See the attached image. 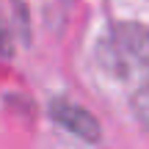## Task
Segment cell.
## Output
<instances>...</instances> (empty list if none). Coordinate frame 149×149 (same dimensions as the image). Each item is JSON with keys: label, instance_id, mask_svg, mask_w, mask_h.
Wrapping results in <instances>:
<instances>
[{"label": "cell", "instance_id": "1", "mask_svg": "<svg viewBox=\"0 0 149 149\" xmlns=\"http://www.w3.org/2000/svg\"><path fill=\"white\" fill-rule=\"evenodd\" d=\"M100 61L116 77H149V28L119 22L100 44Z\"/></svg>", "mask_w": 149, "mask_h": 149}, {"label": "cell", "instance_id": "2", "mask_svg": "<svg viewBox=\"0 0 149 149\" xmlns=\"http://www.w3.org/2000/svg\"><path fill=\"white\" fill-rule=\"evenodd\" d=\"M50 116H53V122L58 124V127L69 130L72 135L88 141V144H97L100 135H102L97 119L91 116L88 111H83L80 105L69 102V100H55L53 105H50Z\"/></svg>", "mask_w": 149, "mask_h": 149}, {"label": "cell", "instance_id": "3", "mask_svg": "<svg viewBox=\"0 0 149 149\" xmlns=\"http://www.w3.org/2000/svg\"><path fill=\"white\" fill-rule=\"evenodd\" d=\"M133 111H135V116H138V122L149 130V86H144V88L133 97Z\"/></svg>", "mask_w": 149, "mask_h": 149}]
</instances>
